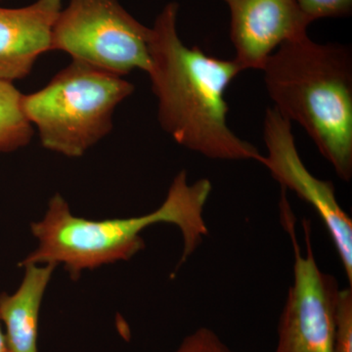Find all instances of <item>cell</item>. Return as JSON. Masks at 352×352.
<instances>
[{
  "mask_svg": "<svg viewBox=\"0 0 352 352\" xmlns=\"http://www.w3.org/2000/svg\"><path fill=\"white\" fill-rule=\"evenodd\" d=\"M0 352H11L8 342H7L6 332H4L1 320H0Z\"/></svg>",
  "mask_w": 352,
  "mask_h": 352,
  "instance_id": "cell-15",
  "label": "cell"
},
{
  "mask_svg": "<svg viewBox=\"0 0 352 352\" xmlns=\"http://www.w3.org/2000/svg\"><path fill=\"white\" fill-rule=\"evenodd\" d=\"M179 6L157 15L150 41L148 75L157 99V119L176 143L208 159L261 161L263 154L228 126L226 94L242 69L235 60L189 47L178 34Z\"/></svg>",
  "mask_w": 352,
  "mask_h": 352,
  "instance_id": "cell-1",
  "label": "cell"
},
{
  "mask_svg": "<svg viewBox=\"0 0 352 352\" xmlns=\"http://www.w3.org/2000/svg\"><path fill=\"white\" fill-rule=\"evenodd\" d=\"M282 222L293 245L294 281L289 287L279 324L274 352H336V312L340 287L333 275L323 272L315 259L311 226L303 220L305 252L296 233L293 210L282 190L280 198Z\"/></svg>",
  "mask_w": 352,
  "mask_h": 352,
  "instance_id": "cell-6",
  "label": "cell"
},
{
  "mask_svg": "<svg viewBox=\"0 0 352 352\" xmlns=\"http://www.w3.org/2000/svg\"><path fill=\"white\" fill-rule=\"evenodd\" d=\"M266 154L259 164L267 168L283 190L294 192L314 208L330 234L349 286L352 287V220L340 207L331 182L315 177L298 154L292 124L274 108L263 120Z\"/></svg>",
  "mask_w": 352,
  "mask_h": 352,
  "instance_id": "cell-7",
  "label": "cell"
},
{
  "mask_svg": "<svg viewBox=\"0 0 352 352\" xmlns=\"http://www.w3.org/2000/svg\"><path fill=\"white\" fill-rule=\"evenodd\" d=\"M303 13L312 21L351 15L352 0H296Z\"/></svg>",
  "mask_w": 352,
  "mask_h": 352,
  "instance_id": "cell-14",
  "label": "cell"
},
{
  "mask_svg": "<svg viewBox=\"0 0 352 352\" xmlns=\"http://www.w3.org/2000/svg\"><path fill=\"white\" fill-rule=\"evenodd\" d=\"M152 28L146 27L118 0H69L52 31L51 50L120 76L133 69L148 73Z\"/></svg>",
  "mask_w": 352,
  "mask_h": 352,
  "instance_id": "cell-5",
  "label": "cell"
},
{
  "mask_svg": "<svg viewBox=\"0 0 352 352\" xmlns=\"http://www.w3.org/2000/svg\"><path fill=\"white\" fill-rule=\"evenodd\" d=\"M133 91L122 76L73 60L43 89L23 95V111L44 148L82 157L110 133L116 108Z\"/></svg>",
  "mask_w": 352,
  "mask_h": 352,
  "instance_id": "cell-4",
  "label": "cell"
},
{
  "mask_svg": "<svg viewBox=\"0 0 352 352\" xmlns=\"http://www.w3.org/2000/svg\"><path fill=\"white\" fill-rule=\"evenodd\" d=\"M336 352H352V287L340 289L336 312Z\"/></svg>",
  "mask_w": 352,
  "mask_h": 352,
  "instance_id": "cell-12",
  "label": "cell"
},
{
  "mask_svg": "<svg viewBox=\"0 0 352 352\" xmlns=\"http://www.w3.org/2000/svg\"><path fill=\"white\" fill-rule=\"evenodd\" d=\"M261 71L275 110L300 124L344 182L352 178V52L309 36L287 41Z\"/></svg>",
  "mask_w": 352,
  "mask_h": 352,
  "instance_id": "cell-3",
  "label": "cell"
},
{
  "mask_svg": "<svg viewBox=\"0 0 352 352\" xmlns=\"http://www.w3.org/2000/svg\"><path fill=\"white\" fill-rule=\"evenodd\" d=\"M15 293L0 295V320L11 352H38L39 312L50 284L52 264H25Z\"/></svg>",
  "mask_w": 352,
  "mask_h": 352,
  "instance_id": "cell-10",
  "label": "cell"
},
{
  "mask_svg": "<svg viewBox=\"0 0 352 352\" xmlns=\"http://www.w3.org/2000/svg\"><path fill=\"white\" fill-rule=\"evenodd\" d=\"M173 352H235L212 329L201 327L182 340Z\"/></svg>",
  "mask_w": 352,
  "mask_h": 352,
  "instance_id": "cell-13",
  "label": "cell"
},
{
  "mask_svg": "<svg viewBox=\"0 0 352 352\" xmlns=\"http://www.w3.org/2000/svg\"><path fill=\"white\" fill-rule=\"evenodd\" d=\"M230 13L233 58L242 69H263L281 44L307 36L312 21L296 0H222Z\"/></svg>",
  "mask_w": 352,
  "mask_h": 352,
  "instance_id": "cell-8",
  "label": "cell"
},
{
  "mask_svg": "<svg viewBox=\"0 0 352 352\" xmlns=\"http://www.w3.org/2000/svg\"><path fill=\"white\" fill-rule=\"evenodd\" d=\"M212 190V182L207 178L190 184L186 171L182 170L171 183L161 207L154 212L104 220L76 217L63 197L56 194L51 198L43 219L32 224L38 245L22 265H62L72 278H78L82 271L131 259L144 249L143 231L157 223L175 224L179 228L184 263L208 234L204 210Z\"/></svg>",
  "mask_w": 352,
  "mask_h": 352,
  "instance_id": "cell-2",
  "label": "cell"
},
{
  "mask_svg": "<svg viewBox=\"0 0 352 352\" xmlns=\"http://www.w3.org/2000/svg\"><path fill=\"white\" fill-rule=\"evenodd\" d=\"M62 0H36L21 8L0 7V80L30 75L36 60L51 51L52 31Z\"/></svg>",
  "mask_w": 352,
  "mask_h": 352,
  "instance_id": "cell-9",
  "label": "cell"
},
{
  "mask_svg": "<svg viewBox=\"0 0 352 352\" xmlns=\"http://www.w3.org/2000/svg\"><path fill=\"white\" fill-rule=\"evenodd\" d=\"M23 95L13 82L0 80V153H10L29 144L31 122L23 111Z\"/></svg>",
  "mask_w": 352,
  "mask_h": 352,
  "instance_id": "cell-11",
  "label": "cell"
}]
</instances>
